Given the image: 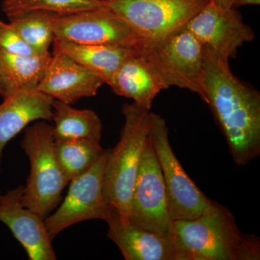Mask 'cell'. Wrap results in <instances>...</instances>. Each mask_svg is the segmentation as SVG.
Listing matches in <instances>:
<instances>
[{
    "instance_id": "cell-3",
    "label": "cell",
    "mask_w": 260,
    "mask_h": 260,
    "mask_svg": "<svg viewBox=\"0 0 260 260\" xmlns=\"http://www.w3.org/2000/svg\"><path fill=\"white\" fill-rule=\"evenodd\" d=\"M120 139L110 149L104 173V194L108 205L129 220L132 197L151 124L152 112L125 103Z\"/></svg>"
},
{
    "instance_id": "cell-8",
    "label": "cell",
    "mask_w": 260,
    "mask_h": 260,
    "mask_svg": "<svg viewBox=\"0 0 260 260\" xmlns=\"http://www.w3.org/2000/svg\"><path fill=\"white\" fill-rule=\"evenodd\" d=\"M129 220L165 238L174 247V220L169 214L160 167L148 137L133 189Z\"/></svg>"
},
{
    "instance_id": "cell-20",
    "label": "cell",
    "mask_w": 260,
    "mask_h": 260,
    "mask_svg": "<svg viewBox=\"0 0 260 260\" xmlns=\"http://www.w3.org/2000/svg\"><path fill=\"white\" fill-rule=\"evenodd\" d=\"M56 158L67 180L88 172L104 153L105 149L96 140L80 139L54 141Z\"/></svg>"
},
{
    "instance_id": "cell-16",
    "label": "cell",
    "mask_w": 260,
    "mask_h": 260,
    "mask_svg": "<svg viewBox=\"0 0 260 260\" xmlns=\"http://www.w3.org/2000/svg\"><path fill=\"white\" fill-rule=\"evenodd\" d=\"M108 85L116 95L133 99L137 107L148 111L155 97L166 90L160 77L138 47L136 53L121 64Z\"/></svg>"
},
{
    "instance_id": "cell-1",
    "label": "cell",
    "mask_w": 260,
    "mask_h": 260,
    "mask_svg": "<svg viewBox=\"0 0 260 260\" xmlns=\"http://www.w3.org/2000/svg\"><path fill=\"white\" fill-rule=\"evenodd\" d=\"M203 48L208 105L227 140L233 160L242 167L260 154V93L233 74L229 60Z\"/></svg>"
},
{
    "instance_id": "cell-15",
    "label": "cell",
    "mask_w": 260,
    "mask_h": 260,
    "mask_svg": "<svg viewBox=\"0 0 260 260\" xmlns=\"http://www.w3.org/2000/svg\"><path fill=\"white\" fill-rule=\"evenodd\" d=\"M52 102L37 90H21L0 104V172L3 150L19 133L34 121H52Z\"/></svg>"
},
{
    "instance_id": "cell-23",
    "label": "cell",
    "mask_w": 260,
    "mask_h": 260,
    "mask_svg": "<svg viewBox=\"0 0 260 260\" xmlns=\"http://www.w3.org/2000/svg\"><path fill=\"white\" fill-rule=\"evenodd\" d=\"M0 49L22 55H38L9 23L0 20ZM39 56V55H38Z\"/></svg>"
},
{
    "instance_id": "cell-5",
    "label": "cell",
    "mask_w": 260,
    "mask_h": 260,
    "mask_svg": "<svg viewBox=\"0 0 260 260\" xmlns=\"http://www.w3.org/2000/svg\"><path fill=\"white\" fill-rule=\"evenodd\" d=\"M138 49L155 70L166 89L172 86L186 89L208 104L204 48L186 27L160 42L142 44Z\"/></svg>"
},
{
    "instance_id": "cell-25",
    "label": "cell",
    "mask_w": 260,
    "mask_h": 260,
    "mask_svg": "<svg viewBox=\"0 0 260 260\" xmlns=\"http://www.w3.org/2000/svg\"><path fill=\"white\" fill-rule=\"evenodd\" d=\"M210 1L223 9H230L233 8L235 0H210Z\"/></svg>"
},
{
    "instance_id": "cell-18",
    "label": "cell",
    "mask_w": 260,
    "mask_h": 260,
    "mask_svg": "<svg viewBox=\"0 0 260 260\" xmlns=\"http://www.w3.org/2000/svg\"><path fill=\"white\" fill-rule=\"evenodd\" d=\"M53 44L54 49L91 70L107 85L121 64L137 51V47L109 44L87 45L56 39Z\"/></svg>"
},
{
    "instance_id": "cell-21",
    "label": "cell",
    "mask_w": 260,
    "mask_h": 260,
    "mask_svg": "<svg viewBox=\"0 0 260 260\" xmlns=\"http://www.w3.org/2000/svg\"><path fill=\"white\" fill-rule=\"evenodd\" d=\"M56 13L34 10L10 15L9 24L39 56L50 54L49 47L54 40L52 18Z\"/></svg>"
},
{
    "instance_id": "cell-24",
    "label": "cell",
    "mask_w": 260,
    "mask_h": 260,
    "mask_svg": "<svg viewBox=\"0 0 260 260\" xmlns=\"http://www.w3.org/2000/svg\"><path fill=\"white\" fill-rule=\"evenodd\" d=\"M260 0H235L233 5V8H237L244 5H259Z\"/></svg>"
},
{
    "instance_id": "cell-12",
    "label": "cell",
    "mask_w": 260,
    "mask_h": 260,
    "mask_svg": "<svg viewBox=\"0 0 260 260\" xmlns=\"http://www.w3.org/2000/svg\"><path fill=\"white\" fill-rule=\"evenodd\" d=\"M24 186L0 194V222L9 228L30 260H55L44 219L22 203Z\"/></svg>"
},
{
    "instance_id": "cell-17",
    "label": "cell",
    "mask_w": 260,
    "mask_h": 260,
    "mask_svg": "<svg viewBox=\"0 0 260 260\" xmlns=\"http://www.w3.org/2000/svg\"><path fill=\"white\" fill-rule=\"evenodd\" d=\"M51 54L22 55L0 49V95L10 96L21 90H37Z\"/></svg>"
},
{
    "instance_id": "cell-13",
    "label": "cell",
    "mask_w": 260,
    "mask_h": 260,
    "mask_svg": "<svg viewBox=\"0 0 260 260\" xmlns=\"http://www.w3.org/2000/svg\"><path fill=\"white\" fill-rule=\"evenodd\" d=\"M104 80L69 56L54 49L37 90L51 99L73 104L96 95Z\"/></svg>"
},
{
    "instance_id": "cell-22",
    "label": "cell",
    "mask_w": 260,
    "mask_h": 260,
    "mask_svg": "<svg viewBox=\"0 0 260 260\" xmlns=\"http://www.w3.org/2000/svg\"><path fill=\"white\" fill-rule=\"evenodd\" d=\"M104 0H3L2 9L7 17L34 10L64 15L106 7Z\"/></svg>"
},
{
    "instance_id": "cell-10",
    "label": "cell",
    "mask_w": 260,
    "mask_h": 260,
    "mask_svg": "<svg viewBox=\"0 0 260 260\" xmlns=\"http://www.w3.org/2000/svg\"><path fill=\"white\" fill-rule=\"evenodd\" d=\"M52 29L56 40L75 44L137 47L144 43L129 25L107 6L70 14H55Z\"/></svg>"
},
{
    "instance_id": "cell-19",
    "label": "cell",
    "mask_w": 260,
    "mask_h": 260,
    "mask_svg": "<svg viewBox=\"0 0 260 260\" xmlns=\"http://www.w3.org/2000/svg\"><path fill=\"white\" fill-rule=\"evenodd\" d=\"M54 141L87 139L101 141L102 123L96 113L77 109L71 104L53 99Z\"/></svg>"
},
{
    "instance_id": "cell-11",
    "label": "cell",
    "mask_w": 260,
    "mask_h": 260,
    "mask_svg": "<svg viewBox=\"0 0 260 260\" xmlns=\"http://www.w3.org/2000/svg\"><path fill=\"white\" fill-rule=\"evenodd\" d=\"M186 28L203 47L228 60L235 58L238 49L254 39V30L244 23L237 8L223 9L210 0L190 19Z\"/></svg>"
},
{
    "instance_id": "cell-6",
    "label": "cell",
    "mask_w": 260,
    "mask_h": 260,
    "mask_svg": "<svg viewBox=\"0 0 260 260\" xmlns=\"http://www.w3.org/2000/svg\"><path fill=\"white\" fill-rule=\"evenodd\" d=\"M148 139L161 172L168 207L172 220H191L200 216L212 204L186 174L173 151L165 119L152 113Z\"/></svg>"
},
{
    "instance_id": "cell-4",
    "label": "cell",
    "mask_w": 260,
    "mask_h": 260,
    "mask_svg": "<svg viewBox=\"0 0 260 260\" xmlns=\"http://www.w3.org/2000/svg\"><path fill=\"white\" fill-rule=\"evenodd\" d=\"M21 148L30 164L22 203L45 219L57 208L61 193L69 184L56 158L54 126L44 120L28 126Z\"/></svg>"
},
{
    "instance_id": "cell-2",
    "label": "cell",
    "mask_w": 260,
    "mask_h": 260,
    "mask_svg": "<svg viewBox=\"0 0 260 260\" xmlns=\"http://www.w3.org/2000/svg\"><path fill=\"white\" fill-rule=\"evenodd\" d=\"M177 260H259V238L241 232L230 210L217 202L200 216L174 221Z\"/></svg>"
},
{
    "instance_id": "cell-7",
    "label": "cell",
    "mask_w": 260,
    "mask_h": 260,
    "mask_svg": "<svg viewBox=\"0 0 260 260\" xmlns=\"http://www.w3.org/2000/svg\"><path fill=\"white\" fill-rule=\"evenodd\" d=\"M209 1L104 0V3L140 36L143 44H150L184 28Z\"/></svg>"
},
{
    "instance_id": "cell-9",
    "label": "cell",
    "mask_w": 260,
    "mask_h": 260,
    "mask_svg": "<svg viewBox=\"0 0 260 260\" xmlns=\"http://www.w3.org/2000/svg\"><path fill=\"white\" fill-rule=\"evenodd\" d=\"M110 149L80 177L70 181L64 200L53 214L44 219L51 241L68 227L94 219L105 220L110 207L104 194V173Z\"/></svg>"
},
{
    "instance_id": "cell-14",
    "label": "cell",
    "mask_w": 260,
    "mask_h": 260,
    "mask_svg": "<svg viewBox=\"0 0 260 260\" xmlns=\"http://www.w3.org/2000/svg\"><path fill=\"white\" fill-rule=\"evenodd\" d=\"M105 221L107 237L115 243L126 260H177L175 249L167 239L121 218L111 208Z\"/></svg>"
}]
</instances>
